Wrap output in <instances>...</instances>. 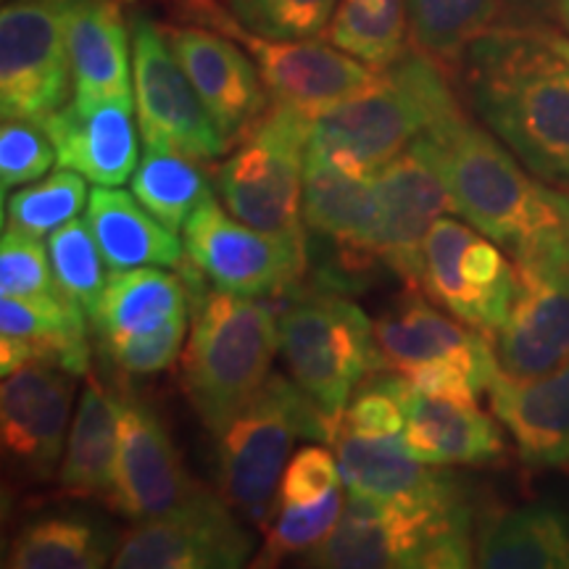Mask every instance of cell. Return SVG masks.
I'll list each match as a JSON object with an SVG mask.
<instances>
[{"mask_svg":"<svg viewBox=\"0 0 569 569\" xmlns=\"http://www.w3.org/2000/svg\"><path fill=\"white\" fill-rule=\"evenodd\" d=\"M553 17L559 19V24L569 32V0H557V13Z\"/></svg>","mask_w":569,"mask_h":569,"instance_id":"obj_47","label":"cell"},{"mask_svg":"<svg viewBox=\"0 0 569 569\" xmlns=\"http://www.w3.org/2000/svg\"><path fill=\"white\" fill-rule=\"evenodd\" d=\"M109 538L82 517L32 519L11 540L6 569H101L111 561Z\"/></svg>","mask_w":569,"mask_h":569,"instance_id":"obj_32","label":"cell"},{"mask_svg":"<svg viewBox=\"0 0 569 569\" xmlns=\"http://www.w3.org/2000/svg\"><path fill=\"white\" fill-rule=\"evenodd\" d=\"M190 332L182 351V388L201 422L217 432L269 380L280 351V315L267 298L211 288L188 261Z\"/></svg>","mask_w":569,"mask_h":569,"instance_id":"obj_4","label":"cell"},{"mask_svg":"<svg viewBox=\"0 0 569 569\" xmlns=\"http://www.w3.org/2000/svg\"><path fill=\"white\" fill-rule=\"evenodd\" d=\"M382 201V264L407 288H422L425 238L440 217L457 213L443 177L419 148L409 146L375 174Z\"/></svg>","mask_w":569,"mask_h":569,"instance_id":"obj_20","label":"cell"},{"mask_svg":"<svg viewBox=\"0 0 569 569\" xmlns=\"http://www.w3.org/2000/svg\"><path fill=\"white\" fill-rule=\"evenodd\" d=\"M119 403L122 398L109 393L96 377H88L59 467V486L67 496L111 501L119 453Z\"/></svg>","mask_w":569,"mask_h":569,"instance_id":"obj_28","label":"cell"},{"mask_svg":"<svg viewBox=\"0 0 569 569\" xmlns=\"http://www.w3.org/2000/svg\"><path fill=\"white\" fill-rule=\"evenodd\" d=\"M130 32L134 106L146 148L177 151L196 161H213L230 151L169 48L161 21L134 11Z\"/></svg>","mask_w":569,"mask_h":569,"instance_id":"obj_10","label":"cell"},{"mask_svg":"<svg viewBox=\"0 0 569 569\" xmlns=\"http://www.w3.org/2000/svg\"><path fill=\"white\" fill-rule=\"evenodd\" d=\"M59 163L56 148L46 127L27 119H3L0 130V184L3 196L11 188L40 180L48 169Z\"/></svg>","mask_w":569,"mask_h":569,"instance_id":"obj_43","label":"cell"},{"mask_svg":"<svg viewBox=\"0 0 569 569\" xmlns=\"http://www.w3.org/2000/svg\"><path fill=\"white\" fill-rule=\"evenodd\" d=\"M332 446L340 478L351 493L409 507H453L469 501L461 482L446 467L411 457L401 436L365 438L338 430Z\"/></svg>","mask_w":569,"mask_h":569,"instance_id":"obj_22","label":"cell"},{"mask_svg":"<svg viewBox=\"0 0 569 569\" xmlns=\"http://www.w3.org/2000/svg\"><path fill=\"white\" fill-rule=\"evenodd\" d=\"M201 161L163 148H146L132 174V196L172 232L184 230L198 206L213 196Z\"/></svg>","mask_w":569,"mask_h":569,"instance_id":"obj_34","label":"cell"},{"mask_svg":"<svg viewBox=\"0 0 569 569\" xmlns=\"http://www.w3.org/2000/svg\"><path fill=\"white\" fill-rule=\"evenodd\" d=\"M184 261L211 288L248 298H282L301 288L309 264L306 248L240 222L209 201L198 206L182 230Z\"/></svg>","mask_w":569,"mask_h":569,"instance_id":"obj_11","label":"cell"},{"mask_svg":"<svg viewBox=\"0 0 569 569\" xmlns=\"http://www.w3.org/2000/svg\"><path fill=\"white\" fill-rule=\"evenodd\" d=\"M475 511L409 507L348 490L343 515L303 565L322 569H465L475 565Z\"/></svg>","mask_w":569,"mask_h":569,"instance_id":"obj_5","label":"cell"},{"mask_svg":"<svg viewBox=\"0 0 569 569\" xmlns=\"http://www.w3.org/2000/svg\"><path fill=\"white\" fill-rule=\"evenodd\" d=\"M88 201L84 177L59 167V172L30 182L11 198L6 196V222L34 238H46L77 219V213L88 209Z\"/></svg>","mask_w":569,"mask_h":569,"instance_id":"obj_36","label":"cell"},{"mask_svg":"<svg viewBox=\"0 0 569 569\" xmlns=\"http://www.w3.org/2000/svg\"><path fill=\"white\" fill-rule=\"evenodd\" d=\"M490 409L530 469H569V361L517 380L503 372L488 388Z\"/></svg>","mask_w":569,"mask_h":569,"instance_id":"obj_25","label":"cell"},{"mask_svg":"<svg viewBox=\"0 0 569 569\" xmlns=\"http://www.w3.org/2000/svg\"><path fill=\"white\" fill-rule=\"evenodd\" d=\"M63 32L71 63V101L134 103L132 32L113 0H63Z\"/></svg>","mask_w":569,"mask_h":569,"instance_id":"obj_23","label":"cell"},{"mask_svg":"<svg viewBox=\"0 0 569 569\" xmlns=\"http://www.w3.org/2000/svg\"><path fill=\"white\" fill-rule=\"evenodd\" d=\"M461 98L530 174L569 190V34L493 24L457 63Z\"/></svg>","mask_w":569,"mask_h":569,"instance_id":"obj_1","label":"cell"},{"mask_svg":"<svg viewBox=\"0 0 569 569\" xmlns=\"http://www.w3.org/2000/svg\"><path fill=\"white\" fill-rule=\"evenodd\" d=\"M375 340L390 372L419 361H451L472 377L482 393L501 372L493 338L427 303L422 288H409L401 303L377 319Z\"/></svg>","mask_w":569,"mask_h":569,"instance_id":"obj_19","label":"cell"},{"mask_svg":"<svg viewBox=\"0 0 569 569\" xmlns=\"http://www.w3.org/2000/svg\"><path fill=\"white\" fill-rule=\"evenodd\" d=\"M211 496L188 472L161 417L140 398L122 396L117 478L109 507L132 522H142L180 515Z\"/></svg>","mask_w":569,"mask_h":569,"instance_id":"obj_14","label":"cell"},{"mask_svg":"<svg viewBox=\"0 0 569 569\" xmlns=\"http://www.w3.org/2000/svg\"><path fill=\"white\" fill-rule=\"evenodd\" d=\"M422 290L448 315L496 338L515 301V264L486 234L440 217L425 238Z\"/></svg>","mask_w":569,"mask_h":569,"instance_id":"obj_13","label":"cell"},{"mask_svg":"<svg viewBox=\"0 0 569 569\" xmlns=\"http://www.w3.org/2000/svg\"><path fill=\"white\" fill-rule=\"evenodd\" d=\"M343 488L330 490L319 501L301 507H280L274 522L267 525V540L251 567H274L288 557H303L330 536L343 515Z\"/></svg>","mask_w":569,"mask_h":569,"instance_id":"obj_37","label":"cell"},{"mask_svg":"<svg viewBox=\"0 0 569 569\" xmlns=\"http://www.w3.org/2000/svg\"><path fill=\"white\" fill-rule=\"evenodd\" d=\"M501 0H409L411 42L448 71L496 24Z\"/></svg>","mask_w":569,"mask_h":569,"instance_id":"obj_35","label":"cell"},{"mask_svg":"<svg viewBox=\"0 0 569 569\" xmlns=\"http://www.w3.org/2000/svg\"><path fill=\"white\" fill-rule=\"evenodd\" d=\"M343 486L338 459L325 446H303L290 457L284 467L280 490H277V509L301 507Z\"/></svg>","mask_w":569,"mask_h":569,"instance_id":"obj_44","label":"cell"},{"mask_svg":"<svg viewBox=\"0 0 569 569\" xmlns=\"http://www.w3.org/2000/svg\"><path fill=\"white\" fill-rule=\"evenodd\" d=\"M59 167L82 174L92 184L119 188L138 169V130L132 103L111 101L82 109L69 101L46 122Z\"/></svg>","mask_w":569,"mask_h":569,"instance_id":"obj_26","label":"cell"},{"mask_svg":"<svg viewBox=\"0 0 569 569\" xmlns=\"http://www.w3.org/2000/svg\"><path fill=\"white\" fill-rule=\"evenodd\" d=\"M88 311L74 298L53 290L34 298L0 301V372L27 365H51L80 377L90 369Z\"/></svg>","mask_w":569,"mask_h":569,"instance_id":"obj_24","label":"cell"},{"mask_svg":"<svg viewBox=\"0 0 569 569\" xmlns=\"http://www.w3.org/2000/svg\"><path fill=\"white\" fill-rule=\"evenodd\" d=\"M280 311V353L296 386L330 427V443L356 388L386 369L375 322L348 298L322 290H290Z\"/></svg>","mask_w":569,"mask_h":569,"instance_id":"obj_7","label":"cell"},{"mask_svg":"<svg viewBox=\"0 0 569 569\" xmlns=\"http://www.w3.org/2000/svg\"><path fill=\"white\" fill-rule=\"evenodd\" d=\"M411 146L436 163L457 213L511 256L569 238L567 190L536 182L488 127L467 113L425 132Z\"/></svg>","mask_w":569,"mask_h":569,"instance_id":"obj_2","label":"cell"},{"mask_svg":"<svg viewBox=\"0 0 569 569\" xmlns=\"http://www.w3.org/2000/svg\"><path fill=\"white\" fill-rule=\"evenodd\" d=\"M248 32L269 40H315L327 32L340 0H222Z\"/></svg>","mask_w":569,"mask_h":569,"instance_id":"obj_39","label":"cell"},{"mask_svg":"<svg viewBox=\"0 0 569 569\" xmlns=\"http://www.w3.org/2000/svg\"><path fill=\"white\" fill-rule=\"evenodd\" d=\"M161 30L227 148H234L272 106L251 53L230 34L211 27L174 21L161 24Z\"/></svg>","mask_w":569,"mask_h":569,"instance_id":"obj_17","label":"cell"},{"mask_svg":"<svg viewBox=\"0 0 569 569\" xmlns=\"http://www.w3.org/2000/svg\"><path fill=\"white\" fill-rule=\"evenodd\" d=\"M398 375L407 377L409 386L419 393L467 403V407H478V398L482 393L472 377L451 361H419V365L401 369Z\"/></svg>","mask_w":569,"mask_h":569,"instance_id":"obj_45","label":"cell"},{"mask_svg":"<svg viewBox=\"0 0 569 569\" xmlns=\"http://www.w3.org/2000/svg\"><path fill=\"white\" fill-rule=\"evenodd\" d=\"M84 222L96 234L109 269L180 267L184 243L130 193L98 184L90 193Z\"/></svg>","mask_w":569,"mask_h":569,"instance_id":"obj_29","label":"cell"},{"mask_svg":"<svg viewBox=\"0 0 569 569\" xmlns=\"http://www.w3.org/2000/svg\"><path fill=\"white\" fill-rule=\"evenodd\" d=\"M213 436L219 496L246 522L267 528L296 440L330 443V427L293 377L269 375L259 393L248 398Z\"/></svg>","mask_w":569,"mask_h":569,"instance_id":"obj_6","label":"cell"},{"mask_svg":"<svg viewBox=\"0 0 569 569\" xmlns=\"http://www.w3.org/2000/svg\"><path fill=\"white\" fill-rule=\"evenodd\" d=\"M511 21H540L557 13V0H501Z\"/></svg>","mask_w":569,"mask_h":569,"instance_id":"obj_46","label":"cell"},{"mask_svg":"<svg viewBox=\"0 0 569 569\" xmlns=\"http://www.w3.org/2000/svg\"><path fill=\"white\" fill-rule=\"evenodd\" d=\"M409 0H340L327 40L372 69H388L409 51Z\"/></svg>","mask_w":569,"mask_h":569,"instance_id":"obj_33","label":"cell"},{"mask_svg":"<svg viewBox=\"0 0 569 569\" xmlns=\"http://www.w3.org/2000/svg\"><path fill=\"white\" fill-rule=\"evenodd\" d=\"M515 301L493 348L503 375L528 380L569 361V238L511 256Z\"/></svg>","mask_w":569,"mask_h":569,"instance_id":"obj_9","label":"cell"},{"mask_svg":"<svg viewBox=\"0 0 569 569\" xmlns=\"http://www.w3.org/2000/svg\"><path fill=\"white\" fill-rule=\"evenodd\" d=\"M567 227H569V190H567Z\"/></svg>","mask_w":569,"mask_h":569,"instance_id":"obj_48","label":"cell"},{"mask_svg":"<svg viewBox=\"0 0 569 569\" xmlns=\"http://www.w3.org/2000/svg\"><path fill=\"white\" fill-rule=\"evenodd\" d=\"M411 457L436 467H486L507 453L501 427L478 407L411 390L401 432Z\"/></svg>","mask_w":569,"mask_h":569,"instance_id":"obj_27","label":"cell"},{"mask_svg":"<svg viewBox=\"0 0 569 569\" xmlns=\"http://www.w3.org/2000/svg\"><path fill=\"white\" fill-rule=\"evenodd\" d=\"M63 0H9L0 11L3 119L42 124L71 101Z\"/></svg>","mask_w":569,"mask_h":569,"instance_id":"obj_12","label":"cell"},{"mask_svg":"<svg viewBox=\"0 0 569 569\" xmlns=\"http://www.w3.org/2000/svg\"><path fill=\"white\" fill-rule=\"evenodd\" d=\"M74 375L51 365H27L3 377L0 440L13 469L30 480L59 472L71 427Z\"/></svg>","mask_w":569,"mask_h":569,"instance_id":"obj_18","label":"cell"},{"mask_svg":"<svg viewBox=\"0 0 569 569\" xmlns=\"http://www.w3.org/2000/svg\"><path fill=\"white\" fill-rule=\"evenodd\" d=\"M213 30L230 34L251 53L261 71L272 101L293 106L311 119L346 98L359 96L377 84L382 71L367 67L330 42L315 40H269L248 32L230 17L217 21Z\"/></svg>","mask_w":569,"mask_h":569,"instance_id":"obj_16","label":"cell"},{"mask_svg":"<svg viewBox=\"0 0 569 569\" xmlns=\"http://www.w3.org/2000/svg\"><path fill=\"white\" fill-rule=\"evenodd\" d=\"M190 311L177 315L159 327L130 336L103 338L106 351L111 361L127 375H156L163 369L174 367L184 351V336L190 332Z\"/></svg>","mask_w":569,"mask_h":569,"instance_id":"obj_41","label":"cell"},{"mask_svg":"<svg viewBox=\"0 0 569 569\" xmlns=\"http://www.w3.org/2000/svg\"><path fill=\"white\" fill-rule=\"evenodd\" d=\"M190 311V293L182 274L163 272V267L111 269L90 322L98 336H130L159 327Z\"/></svg>","mask_w":569,"mask_h":569,"instance_id":"obj_31","label":"cell"},{"mask_svg":"<svg viewBox=\"0 0 569 569\" xmlns=\"http://www.w3.org/2000/svg\"><path fill=\"white\" fill-rule=\"evenodd\" d=\"M443 63L411 48L380 80L311 119L309 153L340 172L369 177L417 138L465 113Z\"/></svg>","mask_w":569,"mask_h":569,"instance_id":"obj_3","label":"cell"},{"mask_svg":"<svg viewBox=\"0 0 569 569\" xmlns=\"http://www.w3.org/2000/svg\"><path fill=\"white\" fill-rule=\"evenodd\" d=\"M309 132V113L272 101L217 169V188L232 217L298 248H306L301 201Z\"/></svg>","mask_w":569,"mask_h":569,"instance_id":"obj_8","label":"cell"},{"mask_svg":"<svg viewBox=\"0 0 569 569\" xmlns=\"http://www.w3.org/2000/svg\"><path fill=\"white\" fill-rule=\"evenodd\" d=\"M59 290L51 253L34 234L6 224L0 243V296L34 298Z\"/></svg>","mask_w":569,"mask_h":569,"instance_id":"obj_42","label":"cell"},{"mask_svg":"<svg viewBox=\"0 0 569 569\" xmlns=\"http://www.w3.org/2000/svg\"><path fill=\"white\" fill-rule=\"evenodd\" d=\"M48 253H51V267L59 288L92 317L106 284V261L90 224L71 219L59 227L48 238Z\"/></svg>","mask_w":569,"mask_h":569,"instance_id":"obj_38","label":"cell"},{"mask_svg":"<svg viewBox=\"0 0 569 569\" xmlns=\"http://www.w3.org/2000/svg\"><path fill=\"white\" fill-rule=\"evenodd\" d=\"M301 213L306 230L330 240L346 269L382 261V201L375 174L356 177L306 156Z\"/></svg>","mask_w":569,"mask_h":569,"instance_id":"obj_21","label":"cell"},{"mask_svg":"<svg viewBox=\"0 0 569 569\" xmlns=\"http://www.w3.org/2000/svg\"><path fill=\"white\" fill-rule=\"evenodd\" d=\"M367 377L348 401L340 419V430L356 432L365 438H396L401 436L409 417L411 388L403 375Z\"/></svg>","mask_w":569,"mask_h":569,"instance_id":"obj_40","label":"cell"},{"mask_svg":"<svg viewBox=\"0 0 569 569\" xmlns=\"http://www.w3.org/2000/svg\"><path fill=\"white\" fill-rule=\"evenodd\" d=\"M475 565L486 569H569V517L553 503L498 511L480 525Z\"/></svg>","mask_w":569,"mask_h":569,"instance_id":"obj_30","label":"cell"},{"mask_svg":"<svg viewBox=\"0 0 569 569\" xmlns=\"http://www.w3.org/2000/svg\"><path fill=\"white\" fill-rule=\"evenodd\" d=\"M253 538L240 515L213 493L180 515L134 522L119 538L117 569H234L251 565Z\"/></svg>","mask_w":569,"mask_h":569,"instance_id":"obj_15","label":"cell"}]
</instances>
